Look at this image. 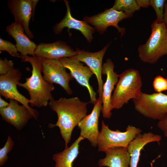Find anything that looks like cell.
I'll return each instance as SVG.
<instances>
[{"instance_id":"17","label":"cell","mask_w":167,"mask_h":167,"mask_svg":"<svg viewBox=\"0 0 167 167\" xmlns=\"http://www.w3.org/2000/svg\"><path fill=\"white\" fill-rule=\"evenodd\" d=\"M75 51L61 41L50 43H40L37 45L35 55L44 58L57 59L71 57L76 54Z\"/></svg>"},{"instance_id":"13","label":"cell","mask_w":167,"mask_h":167,"mask_svg":"<svg viewBox=\"0 0 167 167\" xmlns=\"http://www.w3.org/2000/svg\"><path fill=\"white\" fill-rule=\"evenodd\" d=\"M91 113L87 115L79 123L80 136L87 139L92 146H97L100 131L98 129L99 118L102 108V98L97 99Z\"/></svg>"},{"instance_id":"24","label":"cell","mask_w":167,"mask_h":167,"mask_svg":"<svg viewBox=\"0 0 167 167\" xmlns=\"http://www.w3.org/2000/svg\"><path fill=\"white\" fill-rule=\"evenodd\" d=\"M14 143L11 136L8 135L4 146L0 149V166H2L8 159L7 154L12 149Z\"/></svg>"},{"instance_id":"10","label":"cell","mask_w":167,"mask_h":167,"mask_svg":"<svg viewBox=\"0 0 167 167\" xmlns=\"http://www.w3.org/2000/svg\"><path fill=\"white\" fill-rule=\"evenodd\" d=\"M111 43L108 44L101 50L90 52L77 48L76 54L71 58L85 63L96 76L98 85L97 92L99 97L102 98L103 83L102 78V60L104 55Z\"/></svg>"},{"instance_id":"3","label":"cell","mask_w":167,"mask_h":167,"mask_svg":"<svg viewBox=\"0 0 167 167\" xmlns=\"http://www.w3.org/2000/svg\"><path fill=\"white\" fill-rule=\"evenodd\" d=\"M140 73L133 68L127 69L120 74L111 98L112 109H119L131 99L137 98L142 92Z\"/></svg>"},{"instance_id":"28","label":"cell","mask_w":167,"mask_h":167,"mask_svg":"<svg viewBox=\"0 0 167 167\" xmlns=\"http://www.w3.org/2000/svg\"><path fill=\"white\" fill-rule=\"evenodd\" d=\"M157 127L163 132L165 136L167 138V113L157 124Z\"/></svg>"},{"instance_id":"32","label":"cell","mask_w":167,"mask_h":167,"mask_svg":"<svg viewBox=\"0 0 167 167\" xmlns=\"http://www.w3.org/2000/svg\"></svg>"},{"instance_id":"16","label":"cell","mask_w":167,"mask_h":167,"mask_svg":"<svg viewBox=\"0 0 167 167\" xmlns=\"http://www.w3.org/2000/svg\"><path fill=\"white\" fill-rule=\"evenodd\" d=\"M64 1L66 8V14L60 23L54 26V32L57 35L59 34L65 27L69 29H76L81 32L88 42H91L93 39V34L96 30L95 28L84 20H78L73 17L71 14L69 2L66 0Z\"/></svg>"},{"instance_id":"19","label":"cell","mask_w":167,"mask_h":167,"mask_svg":"<svg viewBox=\"0 0 167 167\" xmlns=\"http://www.w3.org/2000/svg\"><path fill=\"white\" fill-rule=\"evenodd\" d=\"M161 139V135L151 132L141 133L137 135L127 147L130 156V167H137L141 150L146 145L152 142L159 143Z\"/></svg>"},{"instance_id":"21","label":"cell","mask_w":167,"mask_h":167,"mask_svg":"<svg viewBox=\"0 0 167 167\" xmlns=\"http://www.w3.org/2000/svg\"><path fill=\"white\" fill-rule=\"evenodd\" d=\"M84 139L79 137L69 147L62 152L54 154L53 156L55 162L54 167H72V164L79 154L80 143Z\"/></svg>"},{"instance_id":"5","label":"cell","mask_w":167,"mask_h":167,"mask_svg":"<svg viewBox=\"0 0 167 167\" xmlns=\"http://www.w3.org/2000/svg\"><path fill=\"white\" fill-rule=\"evenodd\" d=\"M142 132L140 129L132 125H128L124 132L112 130L102 121L98 139V151L104 152L114 147L127 148L131 142Z\"/></svg>"},{"instance_id":"6","label":"cell","mask_w":167,"mask_h":167,"mask_svg":"<svg viewBox=\"0 0 167 167\" xmlns=\"http://www.w3.org/2000/svg\"><path fill=\"white\" fill-rule=\"evenodd\" d=\"M132 100L135 110L145 117L159 121L167 113V94L142 92Z\"/></svg>"},{"instance_id":"14","label":"cell","mask_w":167,"mask_h":167,"mask_svg":"<svg viewBox=\"0 0 167 167\" xmlns=\"http://www.w3.org/2000/svg\"><path fill=\"white\" fill-rule=\"evenodd\" d=\"M114 63L109 58L103 64L102 73L106 75V79L103 86L101 112L103 118L107 119L110 118L112 115V93L119 79V75L114 72Z\"/></svg>"},{"instance_id":"30","label":"cell","mask_w":167,"mask_h":167,"mask_svg":"<svg viewBox=\"0 0 167 167\" xmlns=\"http://www.w3.org/2000/svg\"><path fill=\"white\" fill-rule=\"evenodd\" d=\"M163 22L167 27V0H166L164 7Z\"/></svg>"},{"instance_id":"25","label":"cell","mask_w":167,"mask_h":167,"mask_svg":"<svg viewBox=\"0 0 167 167\" xmlns=\"http://www.w3.org/2000/svg\"><path fill=\"white\" fill-rule=\"evenodd\" d=\"M0 50L7 51L13 57H21L15 45L9 41L3 40L1 38H0Z\"/></svg>"},{"instance_id":"26","label":"cell","mask_w":167,"mask_h":167,"mask_svg":"<svg viewBox=\"0 0 167 167\" xmlns=\"http://www.w3.org/2000/svg\"><path fill=\"white\" fill-rule=\"evenodd\" d=\"M152 86L155 91L157 93L167 90V78L161 75H157L154 79Z\"/></svg>"},{"instance_id":"18","label":"cell","mask_w":167,"mask_h":167,"mask_svg":"<svg viewBox=\"0 0 167 167\" xmlns=\"http://www.w3.org/2000/svg\"><path fill=\"white\" fill-rule=\"evenodd\" d=\"M6 31L15 40V46L21 56L28 55L34 56L37 45L30 39L24 33L23 27L15 22L12 23L6 28Z\"/></svg>"},{"instance_id":"15","label":"cell","mask_w":167,"mask_h":167,"mask_svg":"<svg viewBox=\"0 0 167 167\" xmlns=\"http://www.w3.org/2000/svg\"><path fill=\"white\" fill-rule=\"evenodd\" d=\"M9 105L4 109L0 110V114L4 121L21 130L33 117L28 109L24 105H20L18 101L10 99Z\"/></svg>"},{"instance_id":"1","label":"cell","mask_w":167,"mask_h":167,"mask_svg":"<svg viewBox=\"0 0 167 167\" xmlns=\"http://www.w3.org/2000/svg\"><path fill=\"white\" fill-rule=\"evenodd\" d=\"M48 104L58 116L56 123L50 124V126L59 127L65 147H67L73 129L87 115L88 103L75 97L69 98L61 97L58 100L49 101Z\"/></svg>"},{"instance_id":"11","label":"cell","mask_w":167,"mask_h":167,"mask_svg":"<svg viewBox=\"0 0 167 167\" xmlns=\"http://www.w3.org/2000/svg\"><path fill=\"white\" fill-rule=\"evenodd\" d=\"M38 1L35 0L8 1V7L14 16V22L20 24L27 35L31 39L34 36L29 29V24L32 16H33L34 10Z\"/></svg>"},{"instance_id":"9","label":"cell","mask_w":167,"mask_h":167,"mask_svg":"<svg viewBox=\"0 0 167 167\" xmlns=\"http://www.w3.org/2000/svg\"><path fill=\"white\" fill-rule=\"evenodd\" d=\"M130 17L123 12L117 11L112 7L92 16H85L83 20L94 26L96 30L100 34L105 32L108 27L113 26L117 29L122 36L125 33L126 29L119 27L118 23L123 19Z\"/></svg>"},{"instance_id":"31","label":"cell","mask_w":167,"mask_h":167,"mask_svg":"<svg viewBox=\"0 0 167 167\" xmlns=\"http://www.w3.org/2000/svg\"><path fill=\"white\" fill-rule=\"evenodd\" d=\"M9 105L8 103L3 99L0 96V110L6 108Z\"/></svg>"},{"instance_id":"8","label":"cell","mask_w":167,"mask_h":167,"mask_svg":"<svg viewBox=\"0 0 167 167\" xmlns=\"http://www.w3.org/2000/svg\"><path fill=\"white\" fill-rule=\"evenodd\" d=\"M42 72L44 79L48 83L59 84L69 95L73 92L70 87L69 83L74 78L70 73H67L59 60L41 58Z\"/></svg>"},{"instance_id":"23","label":"cell","mask_w":167,"mask_h":167,"mask_svg":"<svg viewBox=\"0 0 167 167\" xmlns=\"http://www.w3.org/2000/svg\"><path fill=\"white\" fill-rule=\"evenodd\" d=\"M165 0H150V5L154 9L156 13V19L159 22H163Z\"/></svg>"},{"instance_id":"20","label":"cell","mask_w":167,"mask_h":167,"mask_svg":"<svg viewBox=\"0 0 167 167\" xmlns=\"http://www.w3.org/2000/svg\"><path fill=\"white\" fill-rule=\"evenodd\" d=\"M104 152L105 156L98 161L99 166L130 167V156L127 148L112 147Z\"/></svg>"},{"instance_id":"27","label":"cell","mask_w":167,"mask_h":167,"mask_svg":"<svg viewBox=\"0 0 167 167\" xmlns=\"http://www.w3.org/2000/svg\"><path fill=\"white\" fill-rule=\"evenodd\" d=\"M14 68V63L11 60H8L6 58L3 60L0 58V75H4L6 74Z\"/></svg>"},{"instance_id":"12","label":"cell","mask_w":167,"mask_h":167,"mask_svg":"<svg viewBox=\"0 0 167 167\" xmlns=\"http://www.w3.org/2000/svg\"><path fill=\"white\" fill-rule=\"evenodd\" d=\"M58 60L64 67L70 71L73 78L80 85L86 88L90 95V103L94 105L97 99L96 94L89 83L90 78L94 74L91 70L79 61L71 57Z\"/></svg>"},{"instance_id":"22","label":"cell","mask_w":167,"mask_h":167,"mask_svg":"<svg viewBox=\"0 0 167 167\" xmlns=\"http://www.w3.org/2000/svg\"><path fill=\"white\" fill-rule=\"evenodd\" d=\"M112 8L117 11H122L131 17L135 11L140 9L136 0H116Z\"/></svg>"},{"instance_id":"7","label":"cell","mask_w":167,"mask_h":167,"mask_svg":"<svg viewBox=\"0 0 167 167\" xmlns=\"http://www.w3.org/2000/svg\"><path fill=\"white\" fill-rule=\"evenodd\" d=\"M22 74L18 69H13L6 74L0 76V94L6 99L17 101L25 106L32 113L33 118L37 119L38 112L28 105L31 102L20 94L17 89V85L21 79Z\"/></svg>"},{"instance_id":"4","label":"cell","mask_w":167,"mask_h":167,"mask_svg":"<svg viewBox=\"0 0 167 167\" xmlns=\"http://www.w3.org/2000/svg\"><path fill=\"white\" fill-rule=\"evenodd\" d=\"M151 33L144 44L138 48L140 59L144 62L153 64L167 55V27L164 23L155 20L151 25Z\"/></svg>"},{"instance_id":"2","label":"cell","mask_w":167,"mask_h":167,"mask_svg":"<svg viewBox=\"0 0 167 167\" xmlns=\"http://www.w3.org/2000/svg\"><path fill=\"white\" fill-rule=\"evenodd\" d=\"M21 62H28L32 67L31 76L26 78L24 83L19 82L18 86L26 89L30 96L31 107L46 106L49 101L54 100L51 92L54 89L53 84L46 81L41 74V58L36 56H21Z\"/></svg>"},{"instance_id":"29","label":"cell","mask_w":167,"mask_h":167,"mask_svg":"<svg viewBox=\"0 0 167 167\" xmlns=\"http://www.w3.org/2000/svg\"><path fill=\"white\" fill-rule=\"evenodd\" d=\"M138 6L140 7L148 8L150 5V0H136Z\"/></svg>"}]
</instances>
